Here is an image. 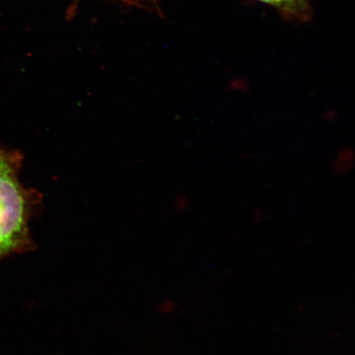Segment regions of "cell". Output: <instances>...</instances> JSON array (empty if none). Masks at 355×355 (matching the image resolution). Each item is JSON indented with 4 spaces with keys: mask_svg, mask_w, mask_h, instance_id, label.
Listing matches in <instances>:
<instances>
[{
    "mask_svg": "<svg viewBox=\"0 0 355 355\" xmlns=\"http://www.w3.org/2000/svg\"><path fill=\"white\" fill-rule=\"evenodd\" d=\"M228 90L235 93H245L250 91V84L243 78H237L232 80L228 84Z\"/></svg>",
    "mask_w": 355,
    "mask_h": 355,
    "instance_id": "4",
    "label": "cell"
},
{
    "mask_svg": "<svg viewBox=\"0 0 355 355\" xmlns=\"http://www.w3.org/2000/svg\"><path fill=\"white\" fill-rule=\"evenodd\" d=\"M354 163V150L348 146H344L336 153L334 162L332 163L333 171L339 175H348L353 170Z\"/></svg>",
    "mask_w": 355,
    "mask_h": 355,
    "instance_id": "3",
    "label": "cell"
},
{
    "mask_svg": "<svg viewBox=\"0 0 355 355\" xmlns=\"http://www.w3.org/2000/svg\"><path fill=\"white\" fill-rule=\"evenodd\" d=\"M338 116V113L334 109H328L323 113V119L327 121H334Z\"/></svg>",
    "mask_w": 355,
    "mask_h": 355,
    "instance_id": "5",
    "label": "cell"
},
{
    "mask_svg": "<svg viewBox=\"0 0 355 355\" xmlns=\"http://www.w3.org/2000/svg\"><path fill=\"white\" fill-rule=\"evenodd\" d=\"M277 8L283 17L290 19L306 21L310 19L312 11L309 0H259Z\"/></svg>",
    "mask_w": 355,
    "mask_h": 355,
    "instance_id": "2",
    "label": "cell"
},
{
    "mask_svg": "<svg viewBox=\"0 0 355 355\" xmlns=\"http://www.w3.org/2000/svg\"><path fill=\"white\" fill-rule=\"evenodd\" d=\"M21 157L0 148V260L33 250L29 221L39 196L19 180Z\"/></svg>",
    "mask_w": 355,
    "mask_h": 355,
    "instance_id": "1",
    "label": "cell"
}]
</instances>
